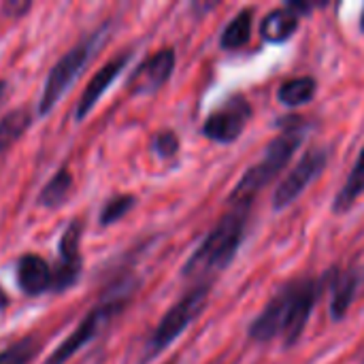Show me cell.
Here are the masks:
<instances>
[{
	"label": "cell",
	"mask_w": 364,
	"mask_h": 364,
	"mask_svg": "<svg viewBox=\"0 0 364 364\" xmlns=\"http://www.w3.org/2000/svg\"><path fill=\"white\" fill-rule=\"evenodd\" d=\"M326 290L328 271L318 277L301 275L288 279L277 288L267 307L254 318L247 328V337L256 343H271L279 337L284 348H294L301 341L309 318Z\"/></svg>",
	"instance_id": "1"
},
{
	"label": "cell",
	"mask_w": 364,
	"mask_h": 364,
	"mask_svg": "<svg viewBox=\"0 0 364 364\" xmlns=\"http://www.w3.org/2000/svg\"><path fill=\"white\" fill-rule=\"evenodd\" d=\"M250 218H252V207L228 205L224 215L218 220V224L205 235L200 245L186 260L181 269V277L203 284V282H211V277L228 269L245 241Z\"/></svg>",
	"instance_id": "2"
},
{
	"label": "cell",
	"mask_w": 364,
	"mask_h": 364,
	"mask_svg": "<svg viewBox=\"0 0 364 364\" xmlns=\"http://www.w3.org/2000/svg\"><path fill=\"white\" fill-rule=\"evenodd\" d=\"M305 126H307V122H305L303 115H284V117H279L277 119L279 134L264 147L262 158L241 175V179L235 183L226 205L254 207L256 196L282 175V171L290 164L296 149L303 145Z\"/></svg>",
	"instance_id": "3"
},
{
	"label": "cell",
	"mask_w": 364,
	"mask_h": 364,
	"mask_svg": "<svg viewBox=\"0 0 364 364\" xmlns=\"http://www.w3.org/2000/svg\"><path fill=\"white\" fill-rule=\"evenodd\" d=\"M139 282L132 275H124L113 282L111 288L102 294V301L81 320V324L51 352V356L43 364H66L77 352L90 346L130 303L132 294L136 292Z\"/></svg>",
	"instance_id": "4"
},
{
	"label": "cell",
	"mask_w": 364,
	"mask_h": 364,
	"mask_svg": "<svg viewBox=\"0 0 364 364\" xmlns=\"http://www.w3.org/2000/svg\"><path fill=\"white\" fill-rule=\"evenodd\" d=\"M211 294V282H203V284H194L158 322V326L154 328V333L149 335L145 348H143V356L141 364L151 363L154 358H158L164 350H168L188 328L190 324H194L200 314L207 307Z\"/></svg>",
	"instance_id": "5"
},
{
	"label": "cell",
	"mask_w": 364,
	"mask_h": 364,
	"mask_svg": "<svg viewBox=\"0 0 364 364\" xmlns=\"http://www.w3.org/2000/svg\"><path fill=\"white\" fill-rule=\"evenodd\" d=\"M111 23H102L100 28H96L90 36H85L81 43H77L68 53H64L51 68V73L47 75L41 100H38V115H47L58 102L60 98L66 94V90L75 83V79L81 75V70L87 66V62L96 55V51L105 45L107 36H109Z\"/></svg>",
	"instance_id": "6"
},
{
	"label": "cell",
	"mask_w": 364,
	"mask_h": 364,
	"mask_svg": "<svg viewBox=\"0 0 364 364\" xmlns=\"http://www.w3.org/2000/svg\"><path fill=\"white\" fill-rule=\"evenodd\" d=\"M252 115H254L252 102L243 94H230L226 100H222L220 107H215L207 115L203 124V134L220 145L235 143L243 134Z\"/></svg>",
	"instance_id": "7"
},
{
	"label": "cell",
	"mask_w": 364,
	"mask_h": 364,
	"mask_svg": "<svg viewBox=\"0 0 364 364\" xmlns=\"http://www.w3.org/2000/svg\"><path fill=\"white\" fill-rule=\"evenodd\" d=\"M331 160V154L326 147H311L307 149L301 160L292 166V171L279 181V186L273 192V209L275 211H284L288 209L305 190L311 181H316L326 164Z\"/></svg>",
	"instance_id": "8"
},
{
	"label": "cell",
	"mask_w": 364,
	"mask_h": 364,
	"mask_svg": "<svg viewBox=\"0 0 364 364\" xmlns=\"http://www.w3.org/2000/svg\"><path fill=\"white\" fill-rule=\"evenodd\" d=\"M177 64V53L173 47H162L156 53L147 55L128 77V92L134 96H149L156 94L166 85L173 77Z\"/></svg>",
	"instance_id": "9"
},
{
	"label": "cell",
	"mask_w": 364,
	"mask_h": 364,
	"mask_svg": "<svg viewBox=\"0 0 364 364\" xmlns=\"http://www.w3.org/2000/svg\"><path fill=\"white\" fill-rule=\"evenodd\" d=\"M81 232L83 224L79 220H73L68 228L62 232L60 247H58V262L53 264V292L70 290L81 275Z\"/></svg>",
	"instance_id": "10"
},
{
	"label": "cell",
	"mask_w": 364,
	"mask_h": 364,
	"mask_svg": "<svg viewBox=\"0 0 364 364\" xmlns=\"http://www.w3.org/2000/svg\"><path fill=\"white\" fill-rule=\"evenodd\" d=\"M130 58H132L130 51H124V53L111 58V60H109L92 79H90V83L85 85V90H83V94H81V98H79V102H77V109H75V119H77V122H83V119L92 113V109L98 105V100L107 94V90L113 85V81H115V79L122 75V70L128 66Z\"/></svg>",
	"instance_id": "11"
},
{
	"label": "cell",
	"mask_w": 364,
	"mask_h": 364,
	"mask_svg": "<svg viewBox=\"0 0 364 364\" xmlns=\"http://www.w3.org/2000/svg\"><path fill=\"white\" fill-rule=\"evenodd\" d=\"M360 288V275L354 269H328V292H331V305L328 316L333 322H341L348 318Z\"/></svg>",
	"instance_id": "12"
},
{
	"label": "cell",
	"mask_w": 364,
	"mask_h": 364,
	"mask_svg": "<svg viewBox=\"0 0 364 364\" xmlns=\"http://www.w3.org/2000/svg\"><path fill=\"white\" fill-rule=\"evenodd\" d=\"M17 286L28 296H43L53 292V267L38 254H23L17 260Z\"/></svg>",
	"instance_id": "13"
},
{
	"label": "cell",
	"mask_w": 364,
	"mask_h": 364,
	"mask_svg": "<svg viewBox=\"0 0 364 364\" xmlns=\"http://www.w3.org/2000/svg\"><path fill=\"white\" fill-rule=\"evenodd\" d=\"M301 26V15L296 11H292L290 6H282V9H273L262 17L260 23V36L267 43H286L292 38V34L299 30Z\"/></svg>",
	"instance_id": "14"
},
{
	"label": "cell",
	"mask_w": 364,
	"mask_h": 364,
	"mask_svg": "<svg viewBox=\"0 0 364 364\" xmlns=\"http://www.w3.org/2000/svg\"><path fill=\"white\" fill-rule=\"evenodd\" d=\"M364 194V147L360 149V156L356 160V164L352 166L348 179L343 181V186L339 188V192L333 198V213L335 215H343L348 213L356 200Z\"/></svg>",
	"instance_id": "15"
},
{
	"label": "cell",
	"mask_w": 364,
	"mask_h": 364,
	"mask_svg": "<svg viewBox=\"0 0 364 364\" xmlns=\"http://www.w3.org/2000/svg\"><path fill=\"white\" fill-rule=\"evenodd\" d=\"M254 15H256V9L245 6L226 23V28L220 34V47L224 51H237V49L245 47V43L250 41V34H252Z\"/></svg>",
	"instance_id": "16"
},
{
	"label": "cell",
	"mask_w": 364,
	"mask_h": 364,
	"mask_svg": "<svg viewBox=\"0 0 364 364\" xmlns=\"http://www.w3.org/2000/svg\"><path fill=\"white\" fill-rule=\"evenodd\" d=\"M318 92V81L311 75H301L284 81L277 90V100L286 107H301L307 105Z\"/></svg>",
	"instance_id": "17"
},
{
	"label": "cell",
	"mask_w": 364,
	"mask_h": 364,
	"mask_svg": "<svg viewBox=\"0 0 364 364\" xmlns=\"http://www.w3.org/2000/svg\"><path fill=\"white\" fill-rule=\"evenodd\" d=\"M73 192V175L66 166H62L47 183L45 188L38 192L36 196V203L41 207H47V209H58L60 205L66 203V198L70 196Z\"/></svg>",
	"instance_id": "18"
},
{
	"label": "cell",
	"mask_w": 364,
	"mask_h": 364,
	"mask_svg": "<svg viewBox=\"0 0 364 364\" xmlns=\"http://www.w3.org/2000/svg\"><path fill=\"white\" fill-rule=\"evenodd\" d=\"M32 124V115L28 113V109H15L9 111L2 119H0V154H4Z\"/></svg>",
	"instance_id": "19"
},
{
	"label": "cell",
	"mask_w": 364,
	"mask_h": 364,
	"mask_svg": "<svg viewBox=\"0 0 364 364\" xmlns=\"http://www.w3.org/2000/svg\"><path fill=\"white\" fill-rule=\"evenodd\" d=\"M134 205H136V198L132 194H115V196H111L102 205V211L98 215L100 226H111V224L119 222Z\"/></svg>",
	"instance_id": "20"
},
{
	"label": "cell",
	"mask_w": 364,
	"mask_h": 364,
	"mask_svg": "<svg viewBox=\"0 0 364 364\" xmlns=\"http://www.w3.org/2000/svg\"><path fill=\"white\" fill-rule=\"evenodd\" d=\"M36 354H38V341L34 337H26L0 350V364H30Z\"/></svg>",
	"instance_id": "21"
},
{
	"label": "cell",
	"mask_w": 364,
	"mask_h": 364,
	"mask_svg": "<svg viewBox=\"0 0 364 364\" xmlns=\"http://www.w3.org/2000/svg\"><path fill=\"white\" fill-rule=\"evenodd\" d=\"M179 136H177V132H173V130H160V132H156L154 134V139H151V149H154V154L158 156V158H162V160H168V158H175L177 156V151H179Z\"/></svg>",
	"instance_id": "22"
},
{
	"label": "cell",
	"mask_w": 364,
	"mask_h": 364,
	"mask_svg": "<svg viewBox=\"0 0 364 364\" xmlns=\"http://www.w3.org/2000/svg\"><path fill=\"white\" fill-rule=\"evenodd\" d=\"M6 307H9V296H6V294H4V290L0 288V314H2Z\"/></svg>",
	"instance_id": "23"
},
{
	"label": "cell",
	"mask_w": 364,
	"mask_h": 364,
	"mask_svg": "<svg viewBox=\"0 0 364 364\" xmlns=\"http://www.w3.org/2000/svg\"><path fill=\"white\" fill-rule=\"evenodd\" d=\"M6 92H9V83H6V81H0V105H2V100L6 98Z\"/></svg>",
	"instance_id": "24"
},
{
	"label": "cell",
	"mask_w": 364,
	"mask_h": 364,
	"mask_svg": "<svg viewBox=\"0 0 364 364\" xmlns=\"http://www.w3.org/2000/svg\"><path fill=\"white\" fill-rule=\"evenodd\" d=\"M164 364H179V358H177V356H173L171 360H166V363H164Z\"/></svg>",
	"instance_id": "25"
},
{
	"label": "cell",
	"mask_w": 364,
	"mask_h": 364,
	"mask_svg": "<svg viewBox=\"0 0 364 364\" xmlns=\"http://www.w3.org/2000/svg\"><path fill=\"white\" fill-rule=\"evenodd\" d=\"M360 30L364 32V9H363V17H360Z\"/></svg>",
	"instance_id": "26"
},
{
	"label": "cell",
	"mask_w": 364,
	"mask_h": 364,
	"mask_svg": "<svg viewBox=\"0 0 364 364\" xmlns=\"http://www.w3.org/2000/svg\"><path fill=\"white\" fill-rule=\"evenodd\" d=\"M363 364H364V358H363Z\"/></svg>",
	"instance_id": "27"
}]
</instances>
